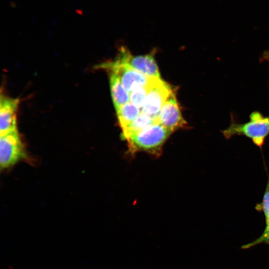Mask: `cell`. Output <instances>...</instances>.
Wrapping results in <instances>:
<instances>
[{"label":"cell","instance_id":"obj_1","mask_svg":"<svg viewBox=\"0 0 269 269\" xmlns=\"http://www.w3.org/2000/svg\"><path fill=\"white\" fill-rule=\"evenodd\" d=\"M249 121L239 123L232 121L229 127L221 131L226 139L235 135H243L252 140L254 144L261 147L269 134V117L259 111H254L249 116Z\"/></svg>","mask_w":269,"mask_h":269},{"label":"cell","instance_id":"obj_2","mask_svg":"<svg viewBox=\"0 0 269 269\" xmlns=\"http://www.w3.org/2000/svg\"><path fill=\"white\" fill-rule=\"evenodd\" d=\"M172 133L161 124L156 123L132 134L127 139L131 149L134 151L154 152L160 148Z\"/></svg>","mask_w":269,"mask_h":269},{"label":"cell","instance_id":"obj_3","mask_svg":"<svg viewBox=\"0 0 269 269\" xmlns=\"http://www.w3.org/2000/svg\"><path fill=\"white\" fill-rule=\"evenodd\" d=\"M149 90L141 112L156 119L164 103L172 92L171 87L160 78H150Z\"/></svg>","mask_w":269,"mask_h":269},{"label":"cell","instance_id":"obj_4","mask_svg":"<svg viewBox=\"0 0 269 269\" xmlns=\"http://www.w3.org/2000/svg\"><path fill=\"white\" fill-rule=\"evenodd\" d=\"M0 137V165L2 169L14 165L24 158L25 152L17 130Z\"/></svg>","mask_w":269,"mask_h":269},{"label":"cell","instance_id":"obj_5","mask_svg":"<svg viewBox=\"0 0 269 269\" xmlns=\"http://www.w3.org/2000/svg\"><path fill=\"white\" fill-rule=\"evenodd\" d=\"M100 66L115 74L129 94L137 88L146 85L150 78L117 59L103 63Z\"/></svg>","mask_w":269,"mask_h":269},{"label":"cell","instance_id":"obj_6","mask_svg":"<svg viewBox=\"0 0 269 269\" xmlns=\"http://www.w3.org/2000/svg\"><path fill=\"white\" fill-rule=\"evenodd\" d=\"M117 59L148 77L160 78L158 68L151 54L134 56L123 47Z\"/></svg>","mask_w":269,"mask_h":269},{"label":"cell","instance_id":"obj_7","mask_svg":"<svg viewBox=\"0 0 269 269\" xmlns=\"http://www.w3.org/2000/svg\"><path fill=\"white\" fill-rule=\"evenodd\" d=\"M156 120L158 123L172 132L186 125L187 123L182 116L179 105L173 92L161 108Z\"/></svg>","mask_w":269,"mask_h":269},{"label":"cell","instance_id":"obj_8","mask_svg":"<svg viewBox=\"0 0 269 269\" xmlns=\"http://www.w3.org/2000/svg\"><path fill=\"white\" fill-rule=\"evenodd\" d=\"M19 100L1 95L0 101V136L17 130L16 112Z\"/></svg>","mask_w":269,"mask_h":269},{"label":"cell","instance_id":"obj_9","mask_svg":"<svg viewBox=\"0 0 269 269\" xmlns=\"http://www.w3.org/2000/svg\"><path fill=\"white\" fill-rule=\"evenodd\" d=\"M257 210H262L265 219V228L262 234L254 241L243 245L242 249H249L261 244L269 246V177L264 194L262 203L256 207Z\"/></svg>","mask_w":269,"mask_h":269},{"label":"cell","instance_id":"obj_10","mask_svg":"<svg viewBox=\"0 0 269 269\" xmlns=\"http://www.w3.org/2000/svg\"><path fill=\"white\" fill-rule=\"evenodd\" d=\"M109 74L111 96L116 111L122 106L130 102V94L115 74L110 72Z\"/></svg>","mask_w":269,"mask_h":269},{"label":"cell","instance_id":"obj_11","mask_svg":"<svg viewBox=\"0 0 269 269\" xmlns=\"http://www.w3.org/2000/svg\"><path fill=\"white\" fill-rule=\"evenodd\" d=\"M156 123H158L156 119L141 112L138 116L132 123L122 130L123 136L125 138L127 139L132 134Z\"/></svg>","mask_w":269,"mask_h":269},{"label":"cell","instance_id":"obj_12","mask_svg":"<svg viewBox=\"0 0 269 269\" xmlns=\"http://www.w3.org/2000/svg\"><path fill=\"white\" fill-rule=\"evenodd\" d=\"M122 130L132 123L140 114V109L129 102L116 111Z\"/></svg>","mask_w":269,"mask_h":269},{"label":"cell","instance_id":"obj_13","mask_svg":"<svg viewBox=\"0 0 269 269\" xmlns=\"http://www.w3.org/2000/svg\"><path fill=\"white\" fill-rule=\"evenodd\" d=\"M149 81L146 85L137 88L130 94V102L140 109L143 106L149 90Z\"/></svg>","mask_w":269,"mask_h":269},{"label":"cell","instance_id":"obj_14","mask_svg":"<svg viewBox=\"0 0 269 269\" xmlns=\"http://www.w3.org/2000/svg\"><path fill=\"white\" fill-rule=\"evenodd\" d=\"M262 59L263 61H266L269 64V49L264 52Z\"/></svg>","mask_w":269,"mask_h":269}]
</instances>
